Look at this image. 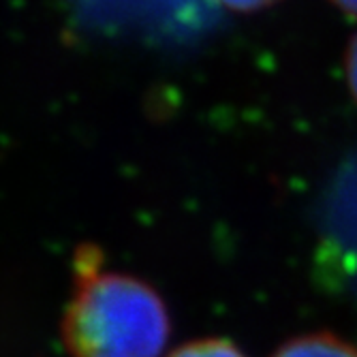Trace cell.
I'll return each instance as SVG.
<instances>
[{
	"mask_svg": "<svg viewBox=\"0 0 357 357\" xmlns=\"http://www.w3.org/2000/svg\"><path fill=\"white\" fill-rule=\"evenodd\" d=\"M73 296L62 314L71 357H160L172 336L169 310L146 280L107 272L103 252L82 244L73 259Z\"/></svg>",
	"mask_w": 357,
	"mask_h": 357,
	"instance_id": "obj_1",
	"label": "cell"
},
{
	"mask_svg": "<svg viewBox=\"0 0 357 357\" xmlns=\"http://www.w3.org/2000/svg\"><path fill=\"white\" fill-rule=\"evenodd\" d=\"M79 20L92 24H112L137 28L144 24L146 32H186V24L202 26L199 17L184 13V9L208 11L206 0H73Z\"/></svg>",
	"mask_w": 357,
	"mask_h": 357,
	"instance_id": "obj_2",
	"label": "cell"
},
{
	"mask_svg": "<svg viewBox=\"0 0 357 357\" xmlns=\"http://www.w3.org/2000/svg\"><path fill=\"white\" fill-rule=\"evenodd\" d=\"M330 202L326 238L340 276L357 302V165L338 182Z\"/></svg>",
	"mask_w": 357,
	"mask_h": 357,
	"instance_id": "obj_3",
	"label": "cell"
},
{
	"mask_svg": "<svg viewBox=\"0 0 357 357\" xmlns=\"http://www.w3.org/2000/svg\"><path fill=\"white\" fill-rule=\"evenodd\" d=\"M272 357H357V347L332 332H312L287 340Z\"/></svg>",
	"mask_w": 357,
	"mask_h": 357,
	"instance_id": "obj_4",
	"label": "cell"
},
{
	"mask_svg": "<svg viewBox=\"0 0 357 357\" xmlns=\"http://www.w3.org/2000/svg\"><path fill=\"white\" fill-rule=\"evenodd\" d=\"M169 357H246L240 347H236L227 338H199L190 340L176 351L169 353Z\"/></svg>",
	"mask_w": 357,
	"mask_h": 357,
	"instance_id": "obj_5",
	"label": "cell"
},
{
	"mask_svg": "<svg viewBox=\"0 0 357 357\" xmlns=\"http://www.w3.org/2000/svg\"><path fill=\"white\" fill-rule=\"evenodd\" d=\"M220 7L238 11V13H252V11H261L270 5H274L276 0H214Z\"/></svg>",
	"mask_w": 357,
	"mask_h": 357,
	"instance_id": "obj_6",
	"label": "cell"
},
{
	"mask_svg": "<svg viewBox=\"0 0 357 357\" xmlns=\"http://www.w3.org/2000/svg\"><path fill=\"white\" fill-rule=\"evenodd\" d=\"M347 77H349V86L357 99V35L351 41L349 52H347Z\"/></svg>",
	"mask_w": 357,
	"mask_h": 357,
	"instance_id": "obj_7",
	"label": "cell"
},
{
	"mask_svg": "<svg viewBox=\"0 0 357 357\" xmlns=\"http://www.w3.org/2000/svg\"><path fill=\"white\" fill-rule=\"evenodd\" d=\"M334 3L349 15L357 17V0H334Z\"/></svg>",
	"mask_w": 357,
	"mask_h": 357,
	"instance_id": "obj_8",
	"label": "cell"
}]
</instances>
